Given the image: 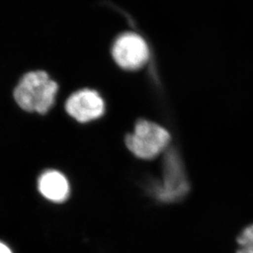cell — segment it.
Masks as SVG:
<instances>
[{
	"label": "cell",
	"instance_id": "1",
	"mask_svg": "<svg viewBox=\"0 0 253 253\" xmlns=\"http://www.w3.org/2000/svg\"><path fill=\"white\" fill-rule=\"evenodd\" d=\"M59 85L44 71H33L25 74L13 91L19 107L27 112L46 114L55 102Z\"/></svg>",
	"mask_w": 253,
	"mask_h": 253
},
{
	"label": "cell",
	"instance_id": "2",
	"mask_svg": "<svg viewBox=\"0 0 253 253\" xmlns=\"http://www.w3.org/2000/svg\"><path fill=\"white\" fill-rule=\"evenodd\" d=\"M170 139V134L163 126L141 120L135 125L133 132L126 135L125 143L137 158L152 160L167 148Z\"/></svg>",
	"mask_w": 253,
	"mask_h": 253
},
{
	"label": "cell",
	"instance_id": "3",
	"mask_svg": "<svg viewBox=\"0 0 253 253\" xmlns=\"http://www.w3.org/2000/svg\"><path fill=\"white\" fill-rule=\"evenodd\" d=\"M188 190L189 184L180 156L171 149L164 158L162 180L154 185L151 192L161 202H173L185 197Z\"/></svg>",
	"mask_w": 253,
	"mask_h": 253
},
{
	"label": "cell",
	"instance_id": "4",
	"mask_svg": "<svg viewBox=\"0 0 253 253\" xmlns=\"http://www.w3.org/2000/svg\"><path fill=\"white\" fill-rule=\"evenodd\" d=\"M113 57L118 65L126 70H136L146 64L149 49L145 40L135 33H125L115 42Z\"/></svg>",
	"mask_w": 253,
	"mask_h": 253
},
{
	"label": "cell",
	"instance_id": "5",
	"mask_svg": "<svg viewBox=\"0 0 253 253\" xmlns=\"http://www.w3.org/2000/svg\"><path fill=\"white\" fill-rule=\"evenodd\" d=\"M65 110L78 122H90L101 117L105 105L100 94L91 89H83L73 93L66 100Z\"/></svg>",
	"mask_w": 253,
	"mask_h": 253
},
{
	"label": "cell",
	"instance_id": "6",
	"mask_svg": "<svg viewBox=\"0 0 253 253\" xmlns=\"http://www.w3.org/2000/svg\"><path fill=\"white\" fill-rule=\"evenodd\" d=\"M37 188L45 199L54 203H63L70 194L68 178L55 169L44 171L38 178Z\"/></svg>",
	"mask_w": 253,
	"mask_h": 253
},
{
	"label": "cell",
	"instance_id": "7",
	"mask_svg": "<svg viewBox=\"0 0 253 253\" xmlns=\"http://www.w3.org/2000/svg\"><path fill=\"white\" fill-rule=\"evenodd\" d=\"M237 253H253V224L244 229L238 239Z\"/></svg>",
	"mask_w": 253,
	"mask_h": 253
},
{
	"label": "cell",
	"instance_id": "8",
	"mask_svg": "<svg viewBox=\"0 0 253 253\" xmlns=\"http://www.w3.org/2000/svg\"><path fill=\"white\" fill-rule=\"evenodd\" d=\"M0 253H12V252L9 247L0 241Z\"/></svg>",
	"mask_w": 253,
	"mask_h": 253
}]
</instances>
